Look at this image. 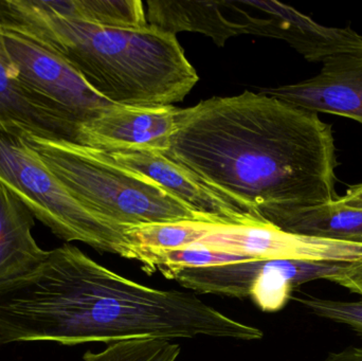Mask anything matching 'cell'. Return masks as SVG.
<instances>
[{"label":"cell","mask_w":362,"mask_h":361,"mask_svg":"<svg viewBox=\"0 0 362 361\" xmlns=\"http://www.w3.org/2000/svg\"><path fill=\"white\" fill-rule=\"evenodd\" d=\"M163 154L270 225L338 199L332 125L261 93L180 108Z\"/></svg>","instance_id":"6da1fadb"},{"label":"cell","mask_w":362,"mask_h":361,"mask_svg":"<svg viewBox=\"0 0 362 361\" xmlns=\"http://www.w3.org/2000/svg\"><path fill=\"white\" fill-rule=\"evenodd\" d=\"M199 336L253 341L264 333L195 295L127 279L70 244L50 250L32 273L0 284V347Z\"/></svg>","instance_id":"7a4b0ae2"},{"label":"cell","mask_w":362,"mask_h":361,"mask_svg":"<svg viewBox=\"0 0 362 361\" xmlns=\"http://www.w3.org/2000/svg\"><path fill=\"white\" fill-rule=\"evenodd\" d=\"M0 25L59 55L117 105L170 106L199 80L176 36L153 25L101 27L55 14L44 0H0Z\"/></svg>","instance_id":"3957f363"},{"label":"cell","mask_w":362,"mask_h":361,"mask_svg":"<svg viewBox=\"0 0 362 361\" xmlns=\"http://www.w3.org/2000/svg\"><path fill=\"white\" fill-rule=\"evenodd\" d=\"M48 169L87 210L114 226L206 222L160 184L117 165L103 150L21 134Z\"/></svg>","instance_id":"277c9868"},{"label":"cell","mask_w":362,"mask_h":361,"mask_svg":"<svg viewBox=\"0 0 362 361\" xmlns=\"http://www.w3.org/2000/svg\"><path fill=\"white\" fill-rule=\"evenodd\" d=\"M0 184L59 239L134 260L127 230L101 220L76 201L21 134L0 131Z\"/></svg>","instance_id":"5b68a950"},{"label":"cell","mask_w":362,"mask_h":361,"mask_svg":"<svg viewBox=\"0 0 362 361\" xmlns=\"http://www.w3.org/2000/svg\"><path fill=\"white\" fill-rule=\"evenodd\" d=\"M1 29L8 57L23 84L76 124L81 126L117 105L95 93L59 55L27 36Z\"/></svg>","instance_id":"8992f818"},{"label":"cell","mask_w":362,"mask_h":361,"mask_svg":"<svg viewBox=\"0 0 362 361\" xmlns=\"http://www.w3.org/2000/svg\"><path fill=\"white\" fill-rule=\"evenodd\" d=\"M196 244L255 260L362 262L361 243L288 232L270 224L204 223L202 239Z\"/></svg>","instance_id":"52a82bcc"},{"label":"cell","mask_w":362,"mask_h":361,"mask_svg":"<svg viewBox=\"0 0 362 361\" xmlns=\"http://www.w3.org/2000/svg\"><path fill=\"white\" fill-rule=\"evenodd\" d=\"M243 33L279 38L306 61L338 54H362V35L351 27H327L276 0H238Z\"/></svg>","instance_id":"ba28073f"},{"label":"cell","mask_w":362,"mask_h":361,"mask_svg":"<svg viewBox=\"0 0 362 361\" xmlns=\"http://www.w3.org/2000/svg\"><path fill=\"white\" fill-rule=\"evenodd\" d=\"M105 153L117 165L142 174L160 184L170 194L208 223L223 225L268 224L213 190L195 174L168 158L163 153L152 150Z\"/></svg>","instance_id":"9c48e42d"},{"label":"cell","mask_w":362,"mask_h":361,"mask_svg":"<svg viewBox=\"0 0 362 361\" xmlns=\"http://www.w3.org/2000/svg\"><path fill=\"white\" fill-rule=\"evenodd\" d=\"M180 108L114 105L83 123L78 144L107 153L152 150L165 153L176 131Z\"/></svg>","instance_id":"30bf717a"},{"label":"cell","mask_w":362,"mask_h":361,"mask_svg":"<svg viewBox=\"0 0 362 361\" xmlns=\"http://www.w3.org/2000/svg\"><path fill=\"white\" fill-rule=\"evenodd\" d=\"M259 93L299 110L338 114L362 124V54L327 57L317 76Z\"/></svg>","instance_id":"8fae6325"},{"label":"cell","mask_w":362,"mask_h":361,"mask_svg":"<svg viewBox=\"0 0 362 361\" xmlns=\"http://www.w3.org/2000/svg\"><path fill=\"white\" fill-rule=\"evenodd\" d=\"M78 129L80 125L23 84L8 57L0 25V131L78 143Z\"/></svg>","instance_id":"7c38bea8"},{"label":"cell","mask_w":362,"mask_h":361,"mask_svg":"<svg viewBox=\"0 0 362 361\" xmlns=\"http://www.w3.org/2000/svg\"><path fill=\"white\" fill-rule=\"evenodd\" d=\"M146 20L150 25L175 35L192 31L210 36L223 46L232 36L243 34L242 25L232 1H148Z\"/></svg>","instance_id":"4fadbf2b"},{"label":"cell","mask_w":362,"mask_h":361,"mask_svg":"<svg viewBox=\"0 0 362 361\" xmlns=\"http://www.w3.org/2000/svg\"><path fill=\"white\" fill-rule=\"evenodd\" d=\"M34 225L27 206L0 184V284L32 273L48 256L32 235Z\"/></svg>","instance_id":"5bb4252c"},{"label":"cell","mask_w":362,"mask_h":361,"mask_svg":"<svg viewBox=\"0 0 362 361\" xmlns=\"http://www.w3.org/2000/svg\"><path fill=\"white\" fill-rule=\"evenodd\" d=\"M274 226L288 232L362 244V210L344 207L337 201L286 214Z\"/></svg>","instance_id":"9a60e30c"},{"label":"cell","mask_w":362,"mask_h":361,"mask_svg":"<svg viewBox=\"0 0 362 361\" xmlns=\"http://www.w3.org/2000/svg\"><path fill=\"white\" fill-rule=\"evenodd\" d=\"M55 14L116 29H139L148 25L139 0H65L45 1Z\"/></svg>","instance_id":"2e32d148"},{"label":"cell","mask_w":362,"mask_h":361,"mask_svg":"<svg viewBox=\"0 0 362 361\" xmlns=\"http://www.w3.org/2000/svg\"><path fill=\"white\" fill-rule=\"evenodd\" d=\"M180 345L167 339L136 338L112 343L99 353L88 351L84 361H175Z\"/></svg>","instance_id":"e0dca14e"},{"label":"cell","mask_w":362,"mask_h":361,"mask_svg":"<svg viewBox=\"0 0 362 361\" xmlns=\"http://www.w3.org/2000/svg\"><path fill=\"white\" fill-rule=\"evenodd\" d=\"M317 317L342 324L362 338V300L339 301L303 295L295 298Z\"/></svg>","instance_id":"ac0fdd59"},{"label":"cell","mask_w":362,"mask_h":361,"mask_svg":"<svg viewBox=\"0 0 362 361\" xmlns=\"http://www.w3.org/2000/svg\"><path fill=\"white\" fill-rule=\"evenodd\" d=\"M333 282L362 297V262L346 265Z\"/></svg>","instance_id":"d6986e66"},{"label":"cell","mask_w":362,"mask_h":361,"mask_svg":"<svg viewBox=\"0 0 362 361\" xmlns=\"http://www.w3.org/2000/svg\"><path fill=\"white\" fill-rule=\"evenodd\" d=\"M337 201L344 207L362 210V184L349 188L344 196L338 197Z\"/></svg>","instance_id":"ffe728a7"},{"label":"cell","mask_w":362,"mask_h":361,"mask_svg":"<svg viewBox=\"0 0 362 361\" xmlns=\"http://www.w3.org/2000/svg\"><path fill=\"white\" fill-rule=\"evenodd\" d=\"M322 361H362V348H348L329 353Z\"/></svg>","instance_id":"44dd1931"}]
</instances>
